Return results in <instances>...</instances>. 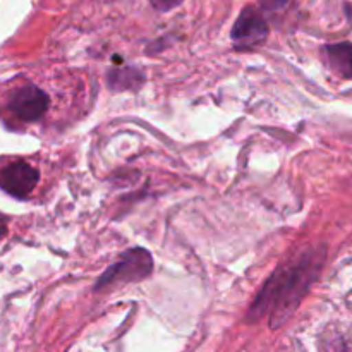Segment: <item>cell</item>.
Wrapping results in <instances>:
<instances>
[{"label": "cell", "mask_w": 352, "mask_h": 352, "mask_svg": "<svg viewBox=\"0 0 352 352\" xmlns=\"http://www.w3.org/2000/svg\"><path fill=\"white\" fill-rule=\"evenodd\" d=\"M323 263L325 248H308L294 260L278 267L250 306L248 322L268 316L272 329L284 325L294 315L313 282L320 277Z\"/></svg>", "instance_id": "1"}, {"label": "cell", "mask_w": 352, "mask_h": 352, "mask_svg": "<svg viewBox=\"0 0 352 352\" xmlns=\"http://www.w3.org/2000/svg\"><path fill=\"white\" fill-rule=\"evenodd\" d=\"M48 105H50V98L47 93L33 85L16 89L9 102L10 112L24 122H34L41 119L47 113Z\"/></svg>", "instance_id": "4"}, {"label": "cell", "mask_w": 352, "mask_h": 352, "mask_svg": "<svg viewBox=\"0 0 352 352\" xmlns=\"http://www.w3.org/2000/svg\"><path fill=\"white\" fill-rule=\"evenodd\" d=\"M38 179L40 174L36 168L23 160H14L0 168V188L14 198H24L30 195L36 188Z\"/></svg>", "instance_id": "5"}, {"label": "cell", "mask_w": 352, "mask_h": 352, "mask_svg": "<svg viewBox=\"0 0 352 352\" xmlns=\"http://www.w3.org/2000/svg\"><path fill=\"white\" fill-rule=\"evenodd\" d=\"M7 232V219L3 215H0V237L6 236Z\"/></svg>", "instance_id": "10"}, {"label": "cell", "mask_w": 352, "mask_h": 352, "mask_svg": "<svg viewBox=\"0 0 352 352\" xmlns=\"http://www.w3.org/2000/svg\"><path fill=\"white\" fill-rule=\"evenodd\" d=\"M258 3L261 6V9L270 10V12H277L282 10L289 3V0H258Z\"/></svg>", "instance_id": "9"}, {"label": "cell", "mask_w": 352, "mask_h": 352, "mask_svg": "<svg viewBox=\"0 0 352 352\" xmlns=\"http://www.w3.org/2000/svg\"><path fill=\"white\" fill-rule=\"evenodd\" d=\"M153 272V260L151 254L143 248H134L126 251L116 263L103 272L95 285V291H103L113 285L133 284L148 278Z\"/></svg>", "instance_id": "2"}, {"label": "cell", "mask_w": 352, "mask_h": 352, "mask_svg": "<svg viewBox=\"0 0 352 352\" xmlns=\"http://www.w3.org/2000/svg\"><path fill=\"white\" fill-rule=\"evenodd\" d=\"M182 2L184 0H150L153 9L158 10V12H170V10L177 9Z\"/></svg>", "instance_id": "8"}, {"label": "cell", "mask_w": 352, "mask_h": 352, "mask_svg": "<svg viewBox=\"0 0 352 352\" xmlns=\"http://www.w3.org/2000/svg\"><path fill=\"white\" fill-rule=\"evenodd\" d=\"M268 33H270V28H268V23L263 17V14L256 7L248 6L246 9L241 10L239 17L234 23L230 38H232L236 47L253 48L265 43Z\"/></svg>", "instance_id": "3"}, {"label": "cell", "mask_w": 352, "mask_h": 352, "mask_svg": "<svg viewBox=\"0 0 352 352\" xmlns=\"http://www.w3.org/2000/svg\"><path fill=\"white\" fill-rule=\"evenodd\" d=\"M323 55L336 74L344 79H352V43L342 41V43L327 45L323 48Z\"/></svg>", "instance_id": "6"}, {"label": "cell", "mask_w": 352, "mask_h": 352, "mask_svg": "<svg viewBox=\"0 0 352 352\" xmlns=\"http://www.w3.org/2000/svg\"><path fill=\"white\" fill-rule=\"evenodd\" d=\"M144 81V76L140 71L131 67H117L110 71L109 86L116 91H126V89H138Z\"/></svg>", "instance_id": "7"}]
</instances>
